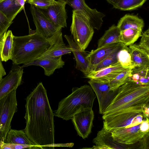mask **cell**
I'll use <instances>...</instances> for the list:
<instances>
[{"instance_id": "cell-1", "label": "cell", "mask_w": 149, "mask_h": 149, "mask_svg": "<svg viewBox=\"0 0 149 149\" xmlns=\"http://www.w3.org/2000/svg\"><path fill=\"white\" fill-rule=\"evenodd\" d=\"M24 130L34 145L40 149L54 148V114L47 91L42 82L27 97Z\"/></svg>"}, {"instance_id": "cell-2", "label": "cell", "mask_w": 149, "mask_h": 149, "mask_svg": "<svg viewBox=\"0 0 149 149\" xmlns=\"http://www.w3.org/2000/svg\"><path fill=\"white\" fill-rule=\"evenodd\" d=\"M149 102V85L128 81L118 88L116 95L102 114V118L125 112H142V106Z\"/></svg>"}, {"instance_id": "cell-3", "label": "cell", "mask_w": 149, "mask_h": 149, "mask_svg": "<svg viewBox=\"0 0 149 149\" xmlns=\"http://www.w3.org/2000/svg\"><path fill=\"white\" fill-rule=\"evenodd\" d=\"M51 45L46 39L34 32L29 35L14 36L11 60L16 65L29 63L36 59Z\"/></svg>"}, {"instance_id": "cell-4", "label": "cell", "mask_w": 149, "mask_h": 149, "mask_svg": "<svg viewBox=\"0 0 149 149\" xmlns=\"http://www.w3.org/2000/svg\"><path fill=\"white\" fill-rule=\"evenodd\" d=\"M72 91L70 95L59 102L54 116L68 120L79 112L92 109L96 96L90 85L73 88Z\"/></svg>"}, {"instance_id": "cell-5", "label": "cell", "mask_w": 149, "mask_h": 149, "mask_svg": "<svg viewBox=\"0 0 149 149\" xmlns=\"http://www.w3.org/2000/svg\"><path fill=\"white\" fill-rule=\"evenodd\" d=\"M70 31L73 39L81 51H85L92 40L94 29L82 13L73 10Z\"/></svg>"}, {"instance_id": "cell-6", "label": "cell", "mask_w": 149, "mask_h": 149, "mask_svg": "<svg viewBox=\"0 0 149 149\" xmlns=\"http://www.w3.org/2000/svg\"><path fill=\"white\" fill-rule=\"evenodd\" d=\"M16 89L7 95L0 100V141L5 140L11 127L14 114L17 110Z\"/></svg>"}, {"instance_id": "cell-7", "label": "cell", "mask_w": 149, "mask_h": 149, "mask_svg": "<svg viewBox=\"0 0 149 149\" xmlns=\"http://www.w3.org/2000/svg\"><path fill=\"white\" fill-rule=\"evenodd\" d=\"M30 10L36 27L35 32L48 39L59 29H57L45 11L31 4Z\"/></svg>"}, {"instance_id": "cell-8", "label": "cell", "mask_w": 149, "mask_h": 149, "mask_svg": "<svg viewBox=\"0 0 149 149\" xmlns=\"http://www.w3.org/2000/svg\"><path fill=\"white\" fill-rule=\"evenodd\" d=\"M93 142L95 145L91 148L92 149H144L141 140L132 145H127L118 142L113 139L111 131L103 127L98 132L96 136L93 139Z\"/></svg>"}, {"instance_id": "cell-9", "label": "cell", "mask_w": 149, "mask_h": 149, "mask_svg": "<svg viewBox=\"0 0 149 149\" xmlns=\"http://www.w3.org/2000/svg\"><path fill=\"white\" fill-rule=\"evenodd\" d=\"M88 82L97 98L99 113L102 114L116 95L118 89L115 91L111 90L109 83L94 79H90Z\"/></svg>"}, {"instance_id": "cell-10", "label": "cell", "mask_w": 149, "mask_h": 149, "mask_svg": "<svg viewBox=\"0 0 149 149\" xmlns=\"http://www.w3.org/2000/svg\"><path fill=\"white\" fill-rule=\"evenodd\" d=\"M142 112L131 111L125 112L103 119V127L110 131L114 129L129 127L139 124L137 116Z\"/></svg>"}, {"instance_id": "cell-11", "label": "cell", "mask_w": 149, "mask_h": 149, "mask_svg": "<svg viewBox=\"0 0 149 149\" xmlns=\"http://www.w3.org/2000/svg\"><path fill=\"white\" fill-rule=\"evenodd\" d=\"M141 123L129 127H123L111 130V136L115 141L127 145H132L140 141L148 132H142Z\"/></svg>"}, {"instance_id": "cell-12", "label": "cell", "mask_w": 149, "mask_h": 149, "mask_svg": "<svg viewBox=\"0 0 149 149\" xmlns=\"http://www.w3.org/2000/svg\"><path fill=\"white\" fill-rule=\"evenodd\" d=\"M64 1L74 10L81 11L88 19L94 29L98 30L103 23V19L105 15L96 9L90 8L86 3L84 0H57Z\"/></svg>"}, {"instance_id": "cell-13", "label": "cell", "mask_w": 149, "mask_h": 149, "mask_svg": "<svg viewBox=\"0 0 149 149\" xmlns=\"http://www.w3.org/2000/svg\"><path fill=\"white\" fill-rule=\"evenodd\" d=\"M94 118L92 109L81 111L75 114L71 119L78 134L83 139L91 133Z\"/></svg>"}, {"instance_id": "cell-14", "label": "cell", "mask_w": 149, "mask_h": 149, "mask_svg": "<svg viewBox=\"0 0 149 149\" xmlns=\"http://www.w3.org/2000/svg\"><path fill=\"white\" fill-rule=\"evenodd\" d=\"M62 29H58L50 38V46L37 59L58 57L72 52L70 47L66 46L63 42Z\"/></svg>"}, {"instance_id": "cell-15", "label": "cell", "mask_w": 149, "mask_h": 149, "mask_svg": "<svg viewBox=\"0 0 149 149\" xmlns=\"http://www.w3.org/2000/svg\"><path fill=\"white\" fill-rule=\"evenodd\" d=\"M23 69L17 66L12 68L8 74L0 81V100L7 95L17 89L22 81Z\"/></svg>"}, {"instance_id": "cell-16", "label": "cell", "mask_w": 149, "mask_h": 149, "mask_svg": "<svg viewBox=\"0 0 149 149\" xmlns=\"http://www.w3.org/2000/svg\"><path fill=\"white\" fill-rule=\"evenodd\" d=\"M118 62L116 63L97 71H92L86 77L109 83L118 74L126 69Z\"/></svg>"}, {"instance_id": "cell-17", "label": "cell", "mask_w": 149, "mask_h": 149, "mask_svg": "<svg viewBox=\"0 0 149 149\" xmlns=\"http://www.w3.org/2000/svg\"><path fill=\"white\" fill-rule=\"evenodd\" d=\"M57 3L49 6L44 10L57 29L67 27L68 18L65 9L66 3L64 1L57 0Z\"/></svg>"}, {"instance_id": "cell-18", "label": "cell", "mask_w": 149, "mask_h": 149, "mask_svg": "<svg viewBox=\"0 0 149 149\" xmlns=\"http://www.w3.org/2000/svg\"><path fill=\"white\" fill-rule=\"evenodd\" d=\"M64 36L71 49L72 52L75 58L76 68L81 72L85 76L87 75L90 72L89 62L86 58L88 53L85 51L81 50L71 36L65 35Z\"/></svg>"}, {"instance_id": "cell-19", "label": "cell", "mask_w": 149, "mask_h": 149, "mask_svg": "<svg viewBox=\"0 0 149 149\" xmlns=\"http://www.w3.org/2000/svg\"><path fill=\"white\" fill-rule=\"evenodd\" d=\"M120 44V42H119L105 45L95 50H92L88 53L86 58L89 62L90 72L113 52Z\"/></svg>"}, {"instance_id": "cell-20", "label": "cell", "mask_w": 149, "mask_h": 149, "mask_svg": "<svg viewBox=\"0 0 149 149\" xmlns=\"http://www.w3.org/2000/svg\"><path fill=\"white\" fill-rule=\"evenodd\" d=\"M65 62L62 60V56L58 57L36 59L29 63L24 64L21 67L23 68L30 65L38 66L44 70L45 74L47 76L52 75L57 69L63 68Z\"/></svg>"}, {"instance_id": "cell-21", "label": "cell", "mask_w": 149, "mask_h": 149, "mask_svg": "<svg viewBox=\"0 0 149 149\" xmlns=\"http://www.w3.org/2000/svg\"><path fill=\"white\" fill-rule=\"evenodd\" d=\"M129 47L130 51L132 68L149 66V53L140 48L138 45L133 44Z\"/></svg>"}, {"instance_id": "cell-22", "label": "cell", "mask_w": 149, "mask_h": 149, "mask_svg": "<svg viewBox=\"0 0 149 149\" xmlns=\"http://www.w3.org/2000/svg\"><path fill=\"white\" fill-rule=\"evenodd\" d=\"M14 36L12 31L8 30L0 40V57L2 61L11 60Z\"/></svg>"}, {"instance_id": "cell-23", "label": "cell", "mask_w": 149, "mask_h": 149, "mask_svg": "<svg viewBox=\"0 0 149 149\" xmlns=\"http://www.w3.org/2000/svg\"><path fill=\"white\" fill-rule=\"evenodd\" d=\"M143 85H149V66L131 69L128 81Z\"/></svg>"}, {"instance_id": "cell-24", "label": "cell", "mask_w": 149, "mask_h": 149, "mask_svg": "<svg viewBox=\"0 0 149 149\" xmlns=\"http://www.w3.org/2000/svg\"><path fill=\"white\" fill-rule=\"evenodd\" d=\"M144 25L143 19L135 15L126 14L119 20L117 26L121 31L129 29L142 30Z\"/></svg>"}, {"instance_id": "cell-25", "label": "cell", "mask_w": 149, "mask_h": 149, "mask_svg": "<svg viewBox=\"0 0 149 149\" xmlns=\"http://www.w3.org/2000/svg\"><path fill=\"white\" fill-rule=\"evenodd\" d=\"M4 142L8 143L36 146L29 139L24 130L13 129L11 127L7 134Z\"/></svg>"}, {"instance_id": "cell-26", "label": "cell", "mask_w": 149, "mask_h": 149, "mask_svg": "<svg viewBox=\"0 0 149 149\" xmlns=\"http://www.w3.org/2000/svg\"><path fill=\"white\" fill-rule=\"evenodd\" d=\"M15 0H3L0 2V11L10 21L13 22L23 8L17 6Z\"/></svg>"}, {"instance_id": "cell-27", "label": "cell", "mask_w": 149, "mask_h": 149, "mask_svg": "<svg viewBox=\"0 0 149 149\" xmlns=\"http://www.w3.org/2000/svg\"><path fill=\"white\" fill-rule=\"evenodd\" d=\"M120 32L117 26L112 25L105 31L98 40L97 48L106 45L119 42Z\"/></svg>"}, {"instance_id": "cell-28", "label": "cell", "mask_w": 149, "mask_h": 149, "mask_svg": "<svg viewBox=\"0 0 149 149\" xmlns=\"http://www.w3.org/2000/svg\"><path fill=\"white\" fill-rule=\"evenodd\" d=\"M113 7L123 11L136 9L142 6L147 0H106Z\"/></svg>"}, {"instance_id": "cell-29", "label": "cell", "mask_w": 149, "mask_h": 149, "mask_svg": "<svg viewBox=\"0 0 149 149\" xmlns=\"http://www.w3.org/2000/svg\"><path fill=\"white\" fill-rule=\"evenodd\" d=\"M142 30L129 29L121 31L119 37V42L127 46H129L134 44L141 36Z\"/></svg>"}, {"instance_id": "cell-30", "label": "cell", "mask_w": 149, "mask_h": 149, "mask_svg": "<svg viewBox=\"0 0 149 149\" xmlns=\"http://www.w3.org/2000/svg\"><path fill=\"white\" fill-rule=\"evenodd\" d=\"M122 47L118 52V62L123 67L126 68H132L131 66V55L129 47L123 43Z\"/></svg>"}, {"instance_id": "cell-31", "label": "cell", "mask_w": 149, "mask_h": 149, "mask_svg": "<svg viewBox=\"0 0 149 149\" xmlns=\"http://www.w3.org/2000/svg\"><path fill=\"white\" fill-rule=\"evenodd\" d=\"M132 68H127L118 74L109 83L110 90L115 91L128 81Z\"/></svg>"}, {"instance_id": "cell-32", "label": "cell", "mask_w": 149, "mask_h": 149, "mask_svg": "<svg viewBox=\"0 0 149 149\" xmlns=\"http://www.w3.org/2000/svg\"><path fill=\"white\" fill-rule=\"evenodd\" d=\"M122 46V43L120 42L119 46L113 52L97 65L92 71H97L117 63L118 54Z\"/></svg>"}, {"instance_id": "cell-33", "label": "cell", "mask_w": 149, "mask_h": 149, "mask_svg": "<svg viewBox=\"0 0 149 149\" xmlns=\"http://www.w3.org/2000/svg\"><path fill=\"white\" fill-rule=\"evenodd\" d=\"M30 4L33 5L40 9L45 10L49 6L56 4L58 1L55 0H26Z\"/></svg>"}, {"instance_id": "cell-34", "label": "cell", "mask_w": 149, "mask_h": 149, "mask_svg": "<svg viewBox=\"0 0 149 149\" xmlns=\"http://www.w3.org/2000/svg\"><path fill=\"white\" fill-rule=\"evenodd\" d=\"M40 149L36 146L6 143L4 141H0V149Z\"/></svg>"}, {"instance_id": "cell-35", "label": "cell", "mask_w": 149, "mask_h": 149, "mask_svg": "<svg viewBox=\"0 0 149 149\" xmlns=\"http://www.w3.org/2000/svg\"><path fill=\"white\" fill-rule=\"evenodd\" d=\"M12 23L0 11V40Z\"/></svg>"}, {"instance_id": "cell-36", "label": "cell", "mask_w": 149, "mask_h": 149, "mask_svg": "<svg viewBox=\"0 0 149 149\" xmlns=\"http://www.w3.org/2000/svg\"><path fill=\"white\" fill-rule=\"evenodd\" d=\"M141 36L139 43L138 45L140 48L149 53V28L142 33Z\"/></svg>"}, {"instance_id": "cell-37", "label": "cell", "mask_w": 149, "mask_h": 149, "mask_svg": "<svg viewBox=\"0 0 149 149\" xmlns=\"http://www.w3.org/2000/svg\"><path fill=\"white\" fill-rule=\"evenodd\" d=\"M149 103L144 105L142 107V112L144 118H148L149 116Z\"/></svg>"}, {"instance_id": "cell-38", "label": "cell", "mask_w": 149, "mask_h": 149, "mask_svg": "<svg viewBox=\"0 0 149 149\" xmlns=\"http://www.w3.org/2000/svg\"><path fill=\"white\" fill-rule=\"evenodd\" d=\"M0 57V81L3 76L6 75V72L3 68Z\"/></svg>"}, {"instance_id": "cell-39", "label": "cell", "mask_w": 149, "mask_h": 149, "mask_svg": "<svg viewBox=\"0 0 149 149\" xmlns=\"http://www.w3.org/2000/svg\"><path fill=\"white\" fill-rule=\"evenodd\" d=\"M15 1L17 6L22 7L24 10V5L26 0H15Z\"/></svg>"}, {"instance_id": "cell-40", "label": "cell", "mask_w": 149, "mask_h": 149, "mask_svg": "<svg viewBox=\"0 0 149 149\" xmlns=\"http://www.w3.org/2000/svg\"><path fill=\"white\" fill-rule=\"evenodd\" d=\"M3 0H0V2L1 1H3Z\"/></svg>"}]
</instances>
